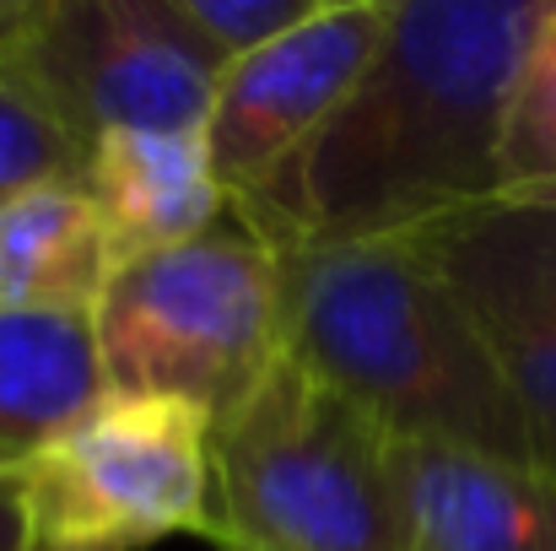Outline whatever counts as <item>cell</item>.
Masks as SVG:
<instances>
[{
	"label": "cell",
	"mask_w": 556,
	"mask_h": 551,
	"mask_svg": "<svg viewBox=\"0 0 556 551\" xmlns=\"http://www.w3.org/2000/svg\"><path fill=\"white\" fill-rule=\"evenodd\" d=\"M556 0H405L336 120L232 216L287 249L389 243L497 200L508 98Z\"/></svg>",
	"instance_id": "obj_1"
},
{
	"label": "cell",
	"mask_w": 556,
	"mask_h": 551,
	"mask_svg": "<svg viewBox=\"0 0 556 551\" xmlns=\"http://www.w3.org/2000/svg\"><path fill=\"white\" fill-rule=\"evenodd\" d=\"M281 260V352L394 443H448L535 465L530 433L492 363V347L410 243L287 249Z\"/></svg>",
	"instance_id": "obj_2"
},
{
	"label": "cell",
	"mask_w": 556,
	"mask_h": 551,
	"mask_svg": "<svg viewBox=\"0 0 556 551\" xmlns=\"http://www.w3.org/2000/svg\"><path fill=\"white\" fill-rule=\"evenodd\" d=\"M216 551H405L394 438L287 352L211 422Z\"/></svg>",
	"instance_id": "obj_3"
},
{
	"label": "cell",
	"mask_w": 556,
	"mask_h": 551,
	"mask_svg": "<svg viewBox=\"0 0 556 551\" xmlns=\"http://www.w3.org/2000/svg\"><path fill=\"white\" fill-rule=\"evenodd\" d=\"M92 336L109 395L222 416L281 358V260L238 216L109 276Z\"/></svg>",
	"instance_id": "obj_4"
},
{
	"label": "cell",
	"mask_w": 556,
	"mask_h": 551,
	"mask_svg": "<svg viewBox=\"0 0 556 551\" xmlns=\"http://www.w3.org/2000/svg\"><path fill=\"white\" fill-rule=\"evenodd\" d=\"M33 547L147 551L211 536V416L179 400L103 395L11 465Z\"/></svg>",
	"instance_id": "obj_5"
},
{
	"label": "cell",
	"mask_w": 556,
	"mask_h": 551,
	"mask_svg": "<svg viewBox=\"0 0 556 551\" xmlns=\"http://www.w3.org/2000/svg\"><path fill=\"white\" fill-rule=\"evenodd\" d=\"M0 71L81 152L119 130L200 136L222 76L174 16V0H33Z\"/></svg>",
	"instance_id": "obj_6"
},
{
	"label": "cell",
	"mask_w": 556,
	"mask_h": 551,
	"mask_svg": "<svg viewBox=\"0 0 556 551\" xmlns=\"http://www.w3.org/2000/svg\"><path fill=\"white\" fill-rule=\"evenodd\" d=\"M389 11L394 0H319L303 27L216 76L200 141L227 200L265 189L336 120L383 43Z\"/></svg>",
	"instance_id": "obj_7"
},
{
	"label": "cell",
	"mask_w": 556,
	"mask_h": 551,
	"mask_svg": "<svg viewBox=\"0 0 556 551\" xmlns=\"http://www.w3.org/2000/svg\"><path fill=\"white\" fill-rule=\"evenodd\" d=\"M405 551H556V476L448 443H394Z\"/></svg>",
	"instance_id": "obj_8"
},
{
	"label": "cell",
	"mask_w": 556,
	"mask_h": 551,
	"mask_svg": "<svg viewBox=\"0 0 556 551\" xmlns=\"http://www.w3.org/2000/svg\"><path fill=\"white\" fill-rule=\"evenodd\" d=\"M410 243L448 276V287L476 314L492 347V363L514 395V411L530 433L535 465L556 476V314L470 216L438 222L416 233Z\"/></svg>",
	"instance_id": "obj_9"
},
{
	"label": "cell",
	"mask_w": 556,
	"mask_h": 551,
	"mask_svg": "<svg viewBox=\"0 0 556 551\" xmlns=\"http://www.w3.org/2000/svg\"><path fill=\"white\" fill-rule=\"evenodd\" d=\"M81 189L103 222L114 271L147 254L185 249L232 216V200L211 174L200 136H163V130L103 136L81 163Z\"/></svg>",
	"instance_id": "obj_10"
},
{
	"label": "cell",
	"mask_w": 556,
	"mask_h": 551,
	"mask_svg": "<svg viewBox=\"0 0 556 551\" xmlns=\"http://www.w3.org/2000/svg\"><path fill=\"white\" fill-rule=\"evenodd\" d=\"M109 276L114 254L81 179L38 184L0 205V309L92 314Z\"/></svg>",
	"instance_id": "obj_11"
},
{
	"label": "cell",
	"mask_w": 556,
	"mask_h": 551,
	"mask_svg": "<svg viewBox=\"0 0 556 551\" xmlns=\"http://www.w3.org/2000/svg\"><path fill=\"white\" fill-rule=\"evenodd\" d=\"M103 395L92 314L0 309V465L43 449Z\"/></svg>",
	"instance_id": "obj_12"
},
{
	"label": "cell",
	"mask_w": 556,
	"mask_h": 551,
	"mask_svg": "<svg viewBox=\"0 0 556 551\" xmlns=\"http://www.w3.org/2000/svg\"><path fill=\"white\" fill-rule=\"evenodd\" d=\"M497 200L508 205H556V11L541 27L535 49L508 98Z\"/></svg>",
	"instance_id": "obj_13"
},
{
	"label": "cell",
	"mask_w": 556,
	"mask_h": 551,
	"mask_svg": "<svg viewBox=\"0 0 556 551\" xmlns=\"http://www.w3.org/2000/svg\"><path fill=\"white\" fill-rule=\"evenodd\" d=\"M81 163L87 152L54 125V114L11 71H0V205L38 184L81 179Z\"/></svg>",
	"instance_id": "obj_14"
},
{
	"label": "cell",
	"mask_w": 556,
	"mask_h": 551,
	"mask_svg": "<svg viewBox=\"0 0 556 551\" xmlns=\"http://www.w3.org/2000/svg\"><path fill=\"white\" fill-rule=\"evenodd\" d=\"M319 11V0H174V16L189 27V38L227 71L232 60L276 43L281 33L303 27Z\"/></svg>",
	"instance_id": "obj_15"
},
{
	"label": "cell",
	"mask_w": 556,
	"mask_h": 551,
	"mask_svg": "<svg viewBox=\"0 0 556 551\" xmlns=\"http://www.w3.org/2000/svg\"><path fill=\"white\" fill-rule=\"evenodd\" d=\"M541 292V303L556 314V205H508L492 200L481 211H465Z\"/></svg>",
	"instance_id": "obj_16"
},
{
	"label": "cell",
	"mask_w": 556,
	"mask_h": 551,
	"mask_svg": "<svg viewBox=\"0 0 556 551\" xmlns=\"http://www.w3.org/2000/svg\"><path fill=\"white\" fill-rule=\"evenodd\" d=\"M0 551H33V530H27V514H22L11 471H0Z\"/></svg>",
	"instance_id": "obj_17"
},
{
	"label": "cell",
	"mask_w": 556,
	"mask_h": 551,
	"mask_svg": "<svg viewBox=\"0 0 556 551\" xmlns=\"http://www.w3.org/2000/svg\"><path fill=\"white\" fill-rule=\"evenodd\" d=\"M27 11H33V0H0V54H5V43L16 38V27L27 22Z\"/></svg>",
	"instance_id": "obj_18"
},
{
	"label": "cell",
	"mask_w": 556,
	"mask_h": 551,
	"mask_svg": "<svg viewBox=\"0 0 556 551\" xmlns=\"http://www.w3.org/2000/svg\"><path fill=\"white\" fill-rule=\"evenodd\" d=\"M33 551H43V547H33Z\"/></svg>",
	"instance_id": "obj_19"
}]
</instances>
